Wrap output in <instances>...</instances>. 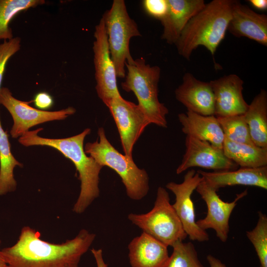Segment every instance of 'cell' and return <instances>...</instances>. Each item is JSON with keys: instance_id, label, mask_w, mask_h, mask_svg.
<instances>
[{"instance_id": "cell-1", "label": "cell", "mask_w": 267, "mask_h": 267, "mask_svg": "<svg viewBox=\"0 0 267 267\" xmlns=\"http://www.w3.org/2000/svg\"><path fill=\"white\" fill-rule=\"evenodd\" d=\"M41 236L35 229L23 227L16 242L1 249L7 267H78L95 238L94 233L85 229L59 244L44 241Z\"/></svg>"}, {"instance_id": "cell-2", "label": "cell", "mask_w": 267, "mask_h": 267, "mask_svg": "<svg viewBox=\"0 0 267 267\" xmlns=\"http://www.w3.org/2000/svg\"><path fill=\"white\" fill-rule=\"evenodd\" d=\"M43 128L28 131L18 139L25 146H46L59 151L70 160L79 173L81 190L79 197L73 208L77 214L84 213L91 203L99 195V174L103 167L91 156H88L84 150L86 136L90 133L87 128L77 135L63 138H49L38 135Z\"/></svg>"}, {"instance_id": "cell-3", "label": "cell", "mask_w": 267, "mask_h": 267, "mask_svg": "<svg viewBox=\"0 0 267 267\" xmlns=\"http://www.w3.org/2000/svg\"><path fill=\"white\" fill-rule=\"evenodd\" d=\"M234 0H213L189 21L176 45L178 53L190 60L192 52L203 46L214 56L225 37Z\"/></svg>"}, {"instance_id": "cell-4", "label": "cell", "mask_w": 267, "mask_h": 267, "mask_svg": "<svg viewBox=\"0 0 267 267\" xmlns=\"http://www.w3.org/2000/svg\"><path fill=\"white\" fill-rule=\"evenodd\" d=\"M97 134L99 141L88 142L85 145L86 153L102 166L112 169L120 176L130 198L142 199L149 189L146 171L139 168L133 158L120 153L108 140L103 128L98 129Z\"/></svg>"}, {"instance_id": "cell-5", "label": "cell", "mask_w": 267, "mask_h": 267, "mask_svg": "<svg viewBox=\"0 0 267 267\" xmlns=\"http://www.w3.org/2000/svg\"><path fill=\"white\" fill-rule=\"evenodd\" d=\"M127 74L121 83L126 91H133L138 105L142 108L150 124L163 128L167 127L166 116L169 111L158 99V83L160 68L151 66L143 58L134 60L131 64L126 63Z\"/></svg>"}, {"instance_id": "cell-6", "label": "cell", "mask_w": 267, "mask_h": 267, "mask_svg": "<svg viewBox=\"0 0 267 267\" xmlns=\"http://www.w3.org/2000/svg\"><path fill=\"white\" fill-rule=\"evenodd\" d=\"M128 218L144 232L167 247L183 241L187 235L177 215L167 190L159 186L153 207L144 214L130 213Z\"/></svg>"}, {"instance_id": "cell-7", "label": "cell", "mask_w": 267, "mask_h": 267, "mask_svg": "<svg viewBox=\"0 0 267 267\" xmlns=\"http://www.w3.org/2000/svg\"><path fill=\"white\" fill-rule=\"evenodd\" d=\"M111 57L117 77L126 76L125 64L134 60L130 51L132 38L141 36L138 26L129 15L123 0H114L111 8L103 14Z\"/></svg>"}, {"instance_id": "cell-8", "label": "cell", "mask_w": 267, "mask_h": 267, "mask_svg": "<svg viewBox=\"0 0 267 267\" xmlns=\"http://www.w3.org/2000/svg\"><path fill=\"white\" fill-rule=\"evenodd\" d=\"M15 98L7 88L0 89V104L4 106L11 114L13 124L10 131L12 138L20 137L29 129L40 124L54 120H62L74 114L76 109L72 107L58 111H43L32 107L29 103Z\"/></svg>"}, {"instance_id": "cell-9", "label": "cell", "mask_w": 267, "mask_h": 267, "mask_svg": "<svg viewBox=\"0 0 267 267\" xmlns=\"http://www.w3.org/2000/svg\"><path fill=\"white\" fill-rule=\"evenodd\" d=\"M202 180L200 174L193 169L188 170L181 183L168 182L166 187L175 195L176 200L172 205L180 220L187 236L192 241H207L209 236L206 230L197 224L194 203L191 195Z\"/></svg>"}, {"instance_id": "cell-10", "label": "cell", "mask_w": 267, "mask_h": 267, "mask_svg": "<svg viewBox=\"0 0 267 267\" xmlns=\"http://www.w3.org/2000/svg\"><path fill=\"white\" fill-rule=\"evenodd\" d=\"M93 44L95 87L99 98L106 105L112 99L121 96L117 84L115 68L109 49L104 21L102 17L95 26Z\"/></svg>"}, {"instance_id": "cell-11", "label": "cell", "mask_w": 267, "mask_h": 267, "mask_svg": "<svg viewBox=\"0 0 267 267\" xmlns=\"http://www.w3.org/2000/svg\"><path fill=\"white\" fill-rule=\"evenodd\" d=\"M116 123L125 155L133 158L134 146L150 123L142 108L121 96L106 105Z\"/></svg>"}, {"instance_id": "cell-12", "label": "cell", "mask_w": 267, "mask_h": 267, "mask_svg": "<svg viewBox=\"0 0 267 267\" xmlns=\"http://www.w3.org/2000/svg\"><path fill=\"white\" fill-rule=\"evenodd\" d=\"M195 190L207 205V212L205 218L196 221L202 229L214 230L217 237L222 242L227 241L229 231V222L231 214L238 201L247 194V190L236 194L233 201L230 202L222 200L218 195L217 191L202 180Z\"/></svg>"}, {"instance_id": "cell-13", "label": "cell", "mask_w": 267, "mask_h": 267, "mask_svg": "<svg viewBox=\"0 0 267 267\" xmlns=\"http://www.w3.org/2000/svg\"><path fill=\"white\" fill-rule=\"evenodd\" d=\"M185 146L183 158L176 170L178 175L193 167L220 171L235 170L238 167L225 155L222 149L208 141L186 135Z\"/></svg>"}, {"instance_id": "cell-14", "label": "cell", "mask_w": 267, "mask_h": 267, "mask_svg": "<svg viewBox=\"0 0 267 267\" xmlns=\"http://www.w3.org/2000/svg\"><path fill=\"white\" fill-rule=\"evenodd\" d=\"M212 87L216 117L244 114L249 104L243 95L244 81L231 74L209 82Z\"/></svg>"}, {"instance_id": "cell-15", "label": "cell", "mask_w": 267, "mask_h": 267, "mask_svg": "<svg viewBox=\"0 0 267 267\" xmlns=\"http://www.w3.org/2000/svg\"><path fill=\"white\" fill-rule=\"evenodd\" d=\"M227 31L267 46V15L256 12L238 0L233 1Z\"/></svg>"}, {"instance_id": "cell-16", "label": "cell", "mask_w": 267, "mask_h": 267, "mask_svg": "<svg viewBox=\"0 0 267 267\" xmlns=\"http://www.w3.org/2000/svg\"><path fill=\"white\" fill-rule=\"evenodd\" d=\"M175 96L187 111L204 116L214 115V96L209 82L200 81L191 73H186L182 83L175 90Z\"/></svg>"}, {"instance_id": "cell-17", "label": "cell", "mask_w": 267, "mask_h": 267, "mask_svg": "<svg viewBox=\"0 0 267 267\" xmlns=\"http://www.w3.org/2000/svg\"><path fill=\"white\" fill-rule=\"evenodd\" d=\"M168 9L160 20L163 27L161 39L176 44L189 21L205 5L204 0H167Z\"/></svg>"}, {"instance_id": "cell-18", "label": "cell", "mask_w": 267, "mask_h": 267, "mask_svg": "<svg viewBox=\"0 0 267 267\" xmlns=\"http://www.w3.org/2000/svg\"><path fill=\"white\" fill-rule=\"evenodd\" d=\"M203 179L218 191L227 186L247 185L267 189V166L208 172L197 171Z\"/></svg>"}, {"instance_id": "cell-19", "label": "cell", "mask_w": 267, "mask_h": 267, "mask_svg": "<svg viewBox=\"0 0 267 267\" xmlns=\"http://www.w3.org/2000/svg\"><path fill=\"white\" fill-rule=\"evenodd\" d=\"M128 250L132 267H164L170 257L167 246L144 232L131 241Z\"/></svg>"}, {"instance_id": "cell-20", "label": "cell", "mask_w": 267, "mask_h": 267, "mask_svg": "<svg viewBox=\"0 0 267 267\" xmlns=\"http://www.w3.org/2000/svg\"><path fill=\"white\" fill-rule=\"evenodd\" d=\"M178 119L182 127L181 130L186 135L208 141L222 149L224 135L215 115L204 116L187 111L179 113Z\"/></svg>"}, {"instance_id": "cell-21", "label": "cell", "mask_w": 267, "mask_h": 267, "mask_svg": "<svg viewBox=\"0 0 267 267\" xmlns=\"http://www.w3.org/2000/svg\"><path fill=\"white\" fill-rule=\"evenodd\" d=\"M254 144L267 148V92L261 89L243 114Z\"/></svg>"}, {"instance_id": "cell-22", "label": "cell", "mask_w": 267, "mask_h": 267, "mask_svg": "<svg viewBox=\"0 0 267 267\" xmlns=\"http://www.w3.org/2000/svg\"><path fill=\"white\" fill-rule=\"evenodd\" d=\"M222 150L229 159L241 168L267 166V148L234 142L224 137Z\"/></svg>"}, {"instance_id": "cell-23", "label": "cell", "mask_w": 267, "mask_h": 267, "mask_svg": "<svg viewBox=\"0 0 267 267\" xmlns=\"http://www.w3.org/2000/svg\"><path fill=\"white\" fill-rule=\"evenodd\" d=\"M16 166L23 167L12 155L8 135L1 124L0 119V196L15 190L17 182L14 178Z\"/></svg>"}, {"instance_id": "cell-24", "label": "cell", "mask_w": 267, "mask_h": 267, "mask_svg": "<svg viewBox=\"0 0 267 267\" xmlns=\"http://www.w3.org/2000/svg\"><path fill=\"white\" fill-rule=\"evenodd\" d=\"M44 3V0H0V41L13 38L9 24L17 14Z\"/></svg>"}, {"instance_id": "cell-25", "label": "cell", "mask_w": 267, "mask_h": 267, "mask_svg": "<svg viewBox=\"0 0 267 267\" xmlns=\"http://www.w3.org/2000/svg\"><path fill=\"white\" fill-rule=\"evenodd\" d=\"M217 118L225 138L236 143L255 145L243 114Z\"/></svg>"}, {"instance_id": "cell-26", "label": "cell", "mask_w": 267, "mask_h": 267, "mask_svg": "<svg viewBox=\"0 0 267 267\" xmlns=\"http://www.w3.org/2000/svg\"><path fill=\"white\" fill-rule=\"evenodd\" d=\"M172 247L173 252L164 267H204L191 242L178 241Z\"/></svg>"}, {"instance_id": "cell-27", "label": "cell", "mask_w": 267, "mask_h": 267, "mask_svg": "<svg viewBox=\"0 0 267 267\" xmlns=\"http://www.w3.org/2000/svg\"><path fill=\"white\" fill-rule=\"evenodd\" d=\"M246 236L253 244L259 258L260 267H267V216L258 212V220L255 227L246 231Z\"/></svg>"}, {"instance_id": "cell-28", "label": "cell", "mask_w": 267, "mask_h": 267, "mask_svg": "<svg viewBox=\"0 0 267 267\" xmlns=\"http://www.w3.org/2000/svg\"><path fill=\"white\" fill-rule=\"evenodd\" d=\"M21 39L13 38L0 44V89L7 63L10 57L20 48Z\"/></svg>"}, {"instance_id": "cell-29", "label": "cell", "mask_w": 267, "mask_h": 267, "mask_svg": "<svg viewBox=\"0 0 267 267\" xmlns=\"http://www.w3.org/2000/svg\"><path fill=\"white\" fill-rule=\"evenodd\" d=\"M142 4L148 15L159 20L165 15L168 9L167 0H144Z\"/></svg>"}, {"instance_id": "cell-30", "label": "cell", "mask_w": 267, "mask_h": 267, "mask_svg": "<svg viewBox=\"0 0 267 267\" xmlns=\"http://www.w3.org/2000/svg\"><path fill=\"white\" fill-rule=\"evenodd\" d=\"M32 101L38 109L43 111L50 109L54 104L52 96L46 91L37 93Z\"/></svg>"}, {"instance_id": "cell-31", "label": "cell", "mask_w": 267, "mask_h": 267, "mask_svg": "<svg viewBox=\"0 0 267 267\" xmlns=\"http://www.w3.org/2000/svg\"><path fill=\"white\" fill-rule=\"evenodd\" d=\"M90 251L95 259L97 267H108L104 261L102 250L101 249L92 248Z\"/></svg>"}, {"instance_id": "cell-32", "label": "cell", "mask_w": 267, "mask_h": 267, "mask_svg": "<svg viewBox=\"0 0 267 267\" xmlns=\"http://www.w3.org/2000/svg\"><path fill=\"white\" fill-rule=\"evenodd\" d=\"M250 3L256 9L260 10H266L267 9V0H249Z\"/></svg>"}, {"instance_id": "cell-33", "label": "cell", "mask_w": 267, "mask_h": 267, "mask_svg": "<svg viewBox=\"0 0 267 267\" xmlns=\"http://www.w3.org/2000/svg\"><path fill=\"white\" fill-rule=\"evenodd\" d=\"M207 260L209 264L210 267H226L220 260L211 255L207 256Z\"/></svg>"}, {"instance_id": "cell-34", "label": "cell", "mask_w": 267, "mask_h": 267, "mask_svg": "<svg viewBox=\"0 0 267 267\" xmlns=\"http://www.w3.org/2000/svg\"><path fill=\"white\" fill-rule=\"evenodd\" d=\"M1 241L0 240V247ZM0 267H7V265L4 260V257L2 255L1 249L0 248Z\"/></svg>"}]
</instances>
